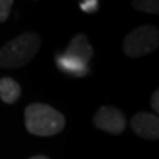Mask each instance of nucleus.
<instances>
[{
	"label": "nucleus",
	"mask_w": 159,
	"mask_h": 159,
	"mask_svg": "<svg viewBox=\"0 0 159 159\" xmlns=\"http://www.w3.org/2000/svg\"><path fill=\"white\" fill-rule=\"evenodd\" d=\"M65 123L63 114L46 104L34 102L25 110L26 130L34 136H54L64 130Z\"/></svg>",
	"instance_id": "1"
},
{
	"label": "nucleus",
	"mask_w": 159,
	"mask_h": 159,
	"mask_svg": "<svg viewBox=\"0 0 159 159\" xmlns=\"http://www.w3.org/2000/svg\"><path fill=\"white\" fill-rule=\"evenodd\" d=\"M41 45L38 34L25 32L0 48V67L19 68L25 66L37 54Z\"/></svg>",
	"instance_id": "2"
},
{
	"label": "nucleus",
	"mask_w": 159,
	"mask_h": 159,
	"mask_svg": "<svg viewBox=\"0 0 159 159\" xmlns=\"http://www.w3.org/2000/svg\"><path fill=\"white\" fill-rule=\"evenodd\" d=\"M159 33L152 25H143L131 31L123 41V51L127 57L138 58L153 52L158 47Z\"/></svg>",
	"instance_id": "3"
},
{
	"label": "nucleus",
	"mask_w": 159,
	"mask_h": 159,
	"mask_svg": "<svg viewBox=\"0 0 159 159\" xmlns=\"http://www.w3.org/2000/svg\"><path fill=\"white\" fill-rule=\"evenodd\" d=\"M93 123L97 129L112 134H119L125 130L126 119L124 113L112 106H102L94 114Z\"/></svg>",
	"instance_id": "4"
},
{
	"label": "nucleus",
	"mask_w": 159,
	"mask_h": 159,
	"mask_svg": "<svg viewBox=\"0 0 159 159\" xmlns=\"http://www.w3.org/2000/svg\"><path fill=\"white\" fill-rule=\"evenodd\" d=\"M131 127L144 139H158L159 119L157 116L148 112H139L131 119Z\"/></svg>",
	"instance_id": "5"
},
{
	"label": "nucleus",
	"mask_w": 159,
	"mask_h": 159,
	"mask_svg": "<svg viewBox=\"0 0 159 159\" xmlns=\"http://www.w3.org/2000/svg\"><path fill=\"white\" fill-rule=\"evenodd\" d=\"M65 54L77 58L83 63L89 64L90 59L93 57V48L90 45L85 34L79 33L71 39Z\"/></svg>",
	"instance_id": "6"
},
{
	"label": "nucleus",
	"mask_w": 159,
	"mask_h": 159,
	"mask_svg": "<svg viewBox=\"0 0 159 159\" xmlns=\"http://www.w3.org/2000/svg\"><path fill=\"white\" fill-rule=\"evenodd\" d=\"M57 66L64 73L74 77H83L89 73V64L83 63L79 59L67 56L65 53L57 56Z\"/></svg>",
	"instance_id": "7"
},
{
	"label": "nucleus",
	"mask_w": 159,
	"mask_h": 159,
	"mask_svg": "<svg viewBox=\"0 0 159 159\" xmlns=\"http://www.w3.org/2000/svg\"><path fill=\"white\" fill-rule=\"evenodd\" d=\"M21 94L20 85L12 78H1L0 79V98L6 104H13L19 99Z\"/></svg>",
	"instance_id": "8"
},
{
	"label": "nucleus",
	"mask_w": 159,
	"mask_h": 159,
	"mask_svg": "<svg viewBox=\"0 0 159 159\" xmlns=\"http://www.w3.org/2000/svg\"><path fill=\"white\" fill-rule=\"evenodd\" d=\"M133 7L138 11L145 12V13H152L157 14L159 12V2L157 0H143V1H132Z\"/></svg>",
	"instance_id": "9"
},
{
	"label": "nucleus",
	"mask_w": 159,
	"mask_h": 159,
	"mask_svg": "<svg viewBox=\"0 0 159 159\" xmlns=\"http://www.w3.org/2000/svg\"><path fill=\"white\" fill-rule=\"evenodd\" d=\"M12 6H13L12 0H0V23H4L8 19Z\"/></svg>",
	"instance_id": "10"
},
{
	"label": "nucleus",
	"mask_w": 159,
	"mask_h": 159,
	"mask_svg": "<svg viewBox=\"0 0 159 159\" xmlns=\"http://www.w3.org/2000/svg\"><path fill=\"white\" fill-rule=\"evenodd\" d=\"M79 6L81 11L86 13H94L99 8V2L97 0H86V1H80Z\"/></svg>",
	"instance_id": "11"
},
{
	"label": "nucleus",
	"mask_w": 159,
	"mask_h": 159,
	"mask_svg": "<svg viewBox=\"0 0 159 159\" xmlns=\"http://www.w3.org/2000/svg\"><path fill=\"white\" fill-rule=\"evenodd\" d=\"M151 106L154 110L156 113L159 112V91H156L151 98Z\"/></svg>",
	"instance_id": "12"
},
{
	"label": "nucleus",
	"mask_w": 159,
	"mask_h": 159,
	"mask_svg": "<svg viewBox=\"0 0 159 159\" xmlns=\"http://www.w3.org/2000/svg\"><path fill=\"white\" fill-rule=\"evenodd\" d=\"M30 159H48V158L45 157V156H34V157H32V158Z\"/></svg>",
	"instance_id": "13"
}]
</instances>
